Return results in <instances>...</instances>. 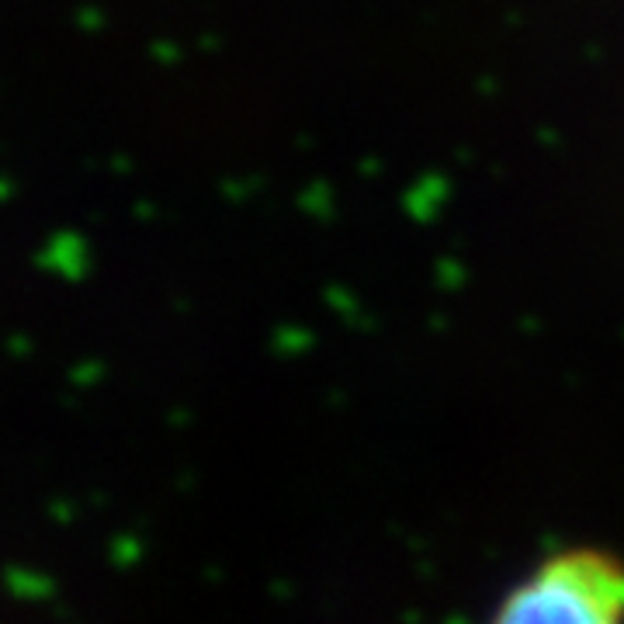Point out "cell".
<instances>
[{"mask_svg":"<svg viewBox=\"0 0 624 624\" xmlns=\"http://www.w3.org/2000/svg\"><path fill=\"white\" fill-rule=\"evenodd\" d=\"M496 621H624V559L593 545L559 548L503 593Z\"/></svg>","mask_w":624,"mask_h":624,"instance_id":"6da1fadb","label":"cell"}]
</instances>
